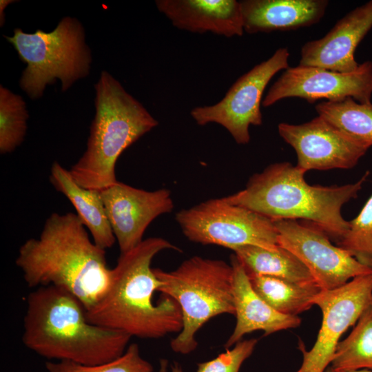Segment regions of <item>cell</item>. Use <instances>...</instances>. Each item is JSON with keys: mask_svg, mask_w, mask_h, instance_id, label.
Wrapping results in <instances>:
<instances>
[{"mask_svg": "<svg viewBox=\"0 0 372 372\" xmlns=\"http://www.w3.org/2000/svg\"><path fill=\"white\" fill-rule=\"evenodd\" d=\"M324 372H372V370L369 369H359V370H342L336 369L331 366H329Z\"/></svg>", "mask_w": 372, "mask_h": 372, "instance_id": "obj_30", "label": "cell"}, {"mask_svg": "<svg viewBox=\"0 0 372 372\" xmlns=\"http://www.w3.org/2000/svg\"><path fill=\"white\" fill-rule=\"evenodd\" d=\"M319 116L367 147L372 146V103L348 97L322 101L316 105Z\"/></svg>", "mask_w": 372, "mask_h": 372, "instance_id": "obj_22", "label": "cell"}, {"mask_svg": "<svg viewBox=\"0 0 372 372\" xmlns=\"http://www.w3.org/2000/svg\"><path fill=\"white\" fill-rule=\"evenodd\" d=\"M130 338L125 333L88 322L83 304L62 288L40 287L28 296L22 342L45 358L104 364L121 357Z\"/></svg>", "mask_w": 372, "mask_h": 372, "instance_id": "obj_3", "label": "cell"}, {"mask_svg": "<svg viewBox=\"0 0 372 372\" xmlns=\"http://www.w3.org/2000/svg\"><path fill=\"white\" fill-rule=\"evenodd\" d=\"M279 246L293 253L309 269L321 290H333L372 273L349 251L333 245L329 236L309 222L274 220Z\"/></svg>", "mask_w": 372, "mask_h": 372, "instance_id": "obj_11", "label": "cell"}, {"mask_svg": "<svg viewBox=\"0 0 372 372\" xmlns=\"http://www.w3.org/2000/svg\"><path fill=\"white\" fill-rule=\"evenodd\" d=\"M48 372H153L152 364L143 358L138 345H129L119 358L104 364L86 365L71 361L46 362Z\"/></svg>", "mask_w": 372, "mask_h": 372, "instance_id": "obj_25", "label": "cell"}, {"mask_svg": "<svg viewBox=\"0 0 372 372\" xmlns=\"http://www.w3.org/2000/svg\"><path fill=\"white\" fill-rule=\"evenodd\" d=\"M247 276L255 292L284 315L297 316L307 311L313 305V298L321 291L316 282L298 284L267 276Z\"/></svg>", "mask_w": 372, "mask_h": 372, "instance_id": "obj_21", "label": "cell"}, {"mask_svg": "<svg viewBox=\"0 0 372 372\" xmlns=\"http://www.w3.org/2000/svg\"><path fill=\"white\" fill-rule=\"evenodd\" d=\"M153 271L163 282L158 291L175 300L181 309L183 329L170 342L175 353L194 351L198 347L196 333L211 318L235 315L231 264L196 256L174 271Z\"/></svg>", "mask_w": 372, "mask_h": 372, "instance_id": "obj_6", "label": "cell"}, {"mask_svg": "<svg viewBox=\"0 0 372 372\" xmlns=\"http://www.w3.org/2000/svg\"><path fill=\"white\" fill-rule=\"evenodd\" d=\"M371 305H372V302H371Z\"/></svg>", "mask_w": 372, "mask_h": 372, "instance_id": "obj_31", "label": "cell"}, {"mask_svg": "<svg viewBox=\"0 0 372 372\" xmlns=\"http://www.w3.org/2000/svg\"><path fill=\"white\" fill-rule=\"evenodd\" d=\"M156 5L180 30L226 37L245 32L240 3L236 0H158Z\"/></svg>", "mask_w": 372, "mask_h": 372, "instance_id": "obj_16", "label": "cell"}, {"mask_svg": "<svg viewBox=\"0 0 372 372\" xmlns=\"http://www.w3.org/2000/svg\"><path fill=\"white\" fill-rule=\"evenodd\" d=\"M371 302L372 273L356 277L337 289L317 293L313 304L322 311L320 328L309 350L302 341L298 342L302 362L296 372H324L331 364L341 336L355 324Z\"/></svg>", "mask_w": 372, "mask_h": 372, "instance_id": "obj_10", "label": "cell"}, {"mask_svg": "<svg viewBox=\"0 0 372 372\" xmlns=\"http://www.w3.org/2000/svg\"><path fill=\"white\" fill-rule=\"evenodd\" d=\"M16 265L30 288L52 285L73 294L86 311L109 289L105 249L91 240L76 214L52 213L39 238L19 248Z\"/></svg>", "mask_w": 372, "mask_h": 372, "instance_id": "obj_1", "label": "cell"}, {"mask_svg": "<svg viewBox=\"0 0 372 372\" xmlns=\"http://www.w3.org/2000/svg\"><path fill=\"white\" fill-rule=\"evenodd\" d=\"M27 64L19 80L20 87L32 99L42 97L47 85L56 79L63 92L90 73L92 53L85 43L83 26L74 17H65L51 32L34 33L15 28L13 35H3Z\"/></svg>", "mask_w": 372, "mask_h": 372, "instance_id": "obj_7", "label": "cell"}, {"mask_svg": "<svg viewBox=\"0 0 372 372\" xmlns=\"http://www.w3.org/2000/svg\"><path fill=\"white\" fill-rule=\"evenodd\" d=\"M372 28V1L340 19L322 38L307 41L300 50L299 65L339 72L355 70V51Z\"/></svg>", "mask_w": 372, "mask_h": 372, "instance_id": "obj_15", "label": "cell"}, {"mask_svg": "<svg viewBox=\"0 0 372 372\" xmlns=\"http://www.w3.org/2000/svg\"><path fill=\"white\" fill-rule=\"evenodd\" d=\"M304 174L289 162L273 163L253 175L245 189L223 198L273 221L304 220L338 242L349 226L342 207L358 196L369 172L355 183L340 186L309 185Z\"/></svg>", "mask_w": 372, "mask_h": 372, "instance_id": "obj_4", "label": "cell"}, {"mask_svg": "<svg viewBox=\"0 0 372 372\" xmlns=\"http://www.w3.org/2000/svg\"><path fill=\"white\" fill-rule=\"evenodd\" d=\"M244 31L248 34L290 31L318 23L327 0L240 1Z\"/></svg>", "mask_w": 372, "mask_h": 372, "instance_id": "obj_18", "label": "cell"}, {"mask_svg": "<svg viewBox=\"0 0 372 372\" xmlns=\"http://www.w3.org/2000/svg\"><path fill=\"white\" fill-rule=\"evenodd\" d=\"M14 2L12 0H1L0 1V25L2 26L4 23V10L11 3Z\"/></svg>", "mask_w": 372, "mask_h": 372, "instance_id": "obj_28", "label": "cell"}, {"mask_svg": "<svg viewBox=\"0 0 372 372\" xmlns=\"http://www.w3.org/2000/svg\"><path fill=\"white\" fill-rule=\"evenodd\" d=\"M100 194L121 254L138 245L149 225L174 209L167 189L146 191L118 181Z\"/></svg>", "mask_w": 372, "mask_h": 372, "instance_id": "obj_14", "label": "cell"}, {"mask_svg": "<svg viewBox=\"0 0 372 372\" xmlns=\"http://www.w3.org/2000/svg\"><path fill=\"white\" fill-rule=\"evenodd\" d=\"M257 339L240 340L216 358L197 364L196 372H239L243 362L253 353Z\"/></svg>", "mask_w": 372, "mask_h": 372, "instance_id": "obj_27", "label": "cell"}, {"mask_svg": "<svg viewBox=\"0 0 372 372\" xmlns=\"http://www.w3.org/2000/svg\"><path fill=\"white\" fill-rule=\"evenodd\" d=\"M50 181L57 192L72 204L76 215L90 231L94 242L102 249L113 246L116 238L112 231L100 191L85 189L73 178L70 171L59 163L52 165Z\"/></svg>", "mask_w": 372, "mask_h": 372, "instance_id": "obj_19", "label": "cell"}, {"mask_svg": "<svg viewBox=\"0 0 372 372\" xmlns=\"http://www.w3.org/2000/svg\"><path fill=\"white\" fill-rule=\"evenodd\" d=\"M176 220L185 236L202 245L234 250L254 245L269 249L279 247L273 220L223 197L202 202L177 212Z\"/></svg>", "mask_w": 372, "mask_h": 372, "instance_id": "obj_8", "label": "cell"}, {"mask_svg": "<svg viewBox=\"0 0 372 372\" xmlns=\"http://www.w3.org/2000/svg\"><path fill=\"white\" fill-rule=\"evenodd\" d=\"M372 62L364 61L351 72L298 65L288 68L271 86L262 102L264 107L287 98H300L309 103L353 98L361 103H371Z\"/></svg>", "mask_w": 372, "mask_h": 372, "instance_id": "obj_12", "label": "cell"}, {"mask_svg": "<svg viewBox=\"0 0 372 372\" xmlns=\"http://www.w3.org/2000/svg\"><path fill=\"white\" fill-rule=\"evenodd\" d=\"M278 131L295 150L296 167L304 173L353 168L369 149L319 115L302 124L280 123Z\"/></svg>", "mask_w": 372, "mask_h": 372, "instance_id": "obj_13", "label": "cell"}, {"mask_svg": "<svg viewBox=\"0 0 372 372\" xmlns=\"http://www.w3.org/2000/svg\"><path fill=\"white\" fill-rule=\"evenodd\" d=\"M233 251L248 275L271 276L298 284L316 282L305 265L280 246L269 249L246 245Z\"/></svg>", "mask_w": 372, "mask_h": 372, "instance_id": "obj_20", "label": "cell"}, {"mask_svg": "<svg viewBox=\"0 0 372 372\" xmlns=\"http://www.w3.org/2000/svg\"><path fill=\"white\" fill-rule=\"evenodd\" d=\"M349 229L338 246L372 268V194L358 215L349 221Z\"/></svg>", "mask_w": 372, "mask_h": 372, "instance_id": "obj_26", "label": "cell"}, {"mask_svg": "<svg viewBox=\"0 0 372 372\" xmlns=\"http://www.w3.org/2000/svg\"><path fill=\"white\" fill-rule=\"evenodd\" d=\"M166 365H167V362H165V360H162L161 362L160 372H165ZM172 372H183L180 364H178V362L174 363V364L172 366Z\"/></svg>", "mask_w": 372, "mask_h": 372, "instance_id": "obj_29", "label": "cell"}, {"mask_svg": "<svg viewBox=\"0 0 372 372\" xmlns=\"http://www.w3.org/2000/svg\"><path fill=\"white\" fill-rule=\"evenodd\" d=\"M331 366L342 370H372V305L348 336L338 343Z\"/></svg>", "mask_w": 372, "mask_h": 372, "instance_id": "obj_23", "label": "cell"}, {"mask_svg": "<svg viewBox=\"0 0 372 372\" xmlns=\"http://www.w3.org/2000/svg\"><path fill=\"white\" fill-rule=\"evenodd\" d=\"M289 57L287 48H278L270 58L240 76L219 102L192 109V117L199 125H220L238 144H247L249 126L262 123L263 92L275 74L289 68Z\"/></svg>", "mask_w": 372, "mask_h": 372, "instance_id": "obj_9", "label": "cell"}, {"mask_svg": "<svg viewBox=\"0 0 372 372\" xmlns=\"http://www.w3.org/2000/svg\"><path fill=\"white\" fill-rule=\"evenodd\" d=\"M94 87L96 112L87 148L70 171L82 187L101 191L118 182L120 155L158 122L108 72H101Z\"/></svg>", "mask_w": 372, "mask_h": 372, "instance_id": "obj_5", "label": "cell"}, {"mask_svg": "<svg viewBox=\"0 0 372 372\" xmlns=\"http://www.w3.org/2000/svg\"><path fill=\"white\" fill-rule=\"evenodd\" d=\"M234 270V299L236 322L233 333L227 340L228 349L241 340L247 333L263 331L264 336L296 328L301 323L297 316L280 313L265 302L253 289L247 272L235 255L231 256Z\"/></svg>", "mask_w": 372, "mask_h": 372, "instance_id": "obj_17", "label": "cell"}, {"mask_svg": "<svg viewBox=\"0 0 372 372\" xmlns=\"http://www.w3.org/2000/svg\"><path fill=\"white\" fill-rule=\"evenodd\" d=\"M165 249L180 251L163 238L152 237L121 254L112 269L108 290L86 311L87 321L140 338L156 339L180 333L183 322L178 302L165 295L160 301H154V293L163 282L154 273L151 263Z\"/></svg>", "mask_w": 372, "mask_h": 372, "instance_id": "obj_2", "label": "cell"}, {"mask_svg": "<svg viewBox=\"0 0 372 372\" xmlns=\"http://www.w3.org/2000/svg\"><path fill=\"white\" fill-rule=\"evenodd\" d=\"M28 112L22 97L0 86V152L11 153L23 141Z\"/></svg>", "mask_w": 372, "mask_h": 372, "instance_id": "obj_24", "label": "cell"}]
</instances>
